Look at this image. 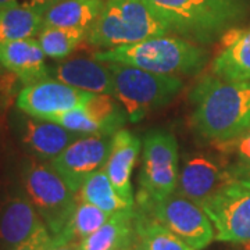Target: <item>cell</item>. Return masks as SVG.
Returning <instances> with one entry per match:
<instances>
[{
  "label": "cell",
  "mask_w": 250,
  "mask_h": 250,
  "mask_svg": "<svg viewBox=\"0 0 250 250\" xmlns=\"http://www.w3.org/2000/svg\"><path fill=\"white\" fill-rule=\"evenodd\" d=\"M195 104L192 121L202 136L223 143L250 128V81L228 82L206 75L190 93Z\"/></svg>",
  "instance_id": "obj_1"
},
{
  "label": "cell",
  "mask_w": 250,
  "mask_h": 250,
  "mask_svg": "<svg viewBox=\"0 0 250 250\" xmlns=\"http://www.w3.org/2000/svg\"><path fill=\"white\" fill-rule=\"evenodd\" d=\"M170 34L197 45L223 38L250 13V0H146Z\"/></svg>",
  "instance_id": "obj_2"
},
{
  "label": "cell",
  "mask_w": 250,
  "mask_h": 250,
  "mask_svg": "<svg viewBox=\"0 0 250 250\" xmlns=\"http://www.w3.org/2000/svg\"><path fill=\"white\" fill-rule=\"evenodd\" d=\"M100 62H120L160 75H196L206 67L208 53L202 46L175 36H156L93 54Z\"/></svg>",
  "instance_id": "obj_3"
},
{
  "label": "cell",
  "mask_w": 250,
  "mask_h": 250,
  "mask_svg": "<svg viewBox=\"0 0 250 250\" xmlns=\"http://www.w3.org/2000/svg\"><path fill=\"white\" fill-rule=\"evenodd\" d=\"M168 34V27L146 0H104L86 41L96 47L113 49Z\"/></svg>",
  "instance_id": "obj_4"
},
{
  "label": "cell",
  "mask_w": 250,
  "mask_h": 250,
  "mask_svg": "<svg viewBox=\"0 0 250 250\" xmlns=\"http://www.w3.org/2000/svg\"><path fill=\"white\" fill-rule=\"evenodd\" d=\"M104 64L113 75L114 98L123 104L132 123L170 104L184 88L179 77L160 75L120 62Z\"/></svg>",
  "instance_id": "obj_5"
},
{
  "label": "cell",
  "mask_w": 250,
  "mask_h": 250,
  "mask_svg": "<svg viewBox=\"0 0 250 250\" xmlns=\"http://www.w3.org/2000/svg\"><path fill=\"white\" fill-rule=\"evenodd\" d=\"M21 184L52 235L62 233L78 205V197L64 179L49 164L31 161L22 170Z\"/></svg>",
  "instance_id": "obj_6"
},
{
  "label": "cell",
  "mask_w": 250,
  "mask_h": 250,
  "mask_svg": "<svg viewBox=\"0 0 250 250\" xmlns=\"http://www.w3.org/2000/svg\"><path fill=\"white\" fill-rule=\"evenodd\" d=\"M135 206L167 227L193 249H205L215 239L214 227L205 210L177 192L163 199L139 200L135 202Z\"/></svg>",
  "instance_id": "obj_7"
},
{
  "label": "cell",
  "mask_w": 250,
  "mask_h": 250,
  "mask_svg": "<svg viewBox=\"0 0 250 250\" xmlns=\"http://www.w3.org/2000/svg\"><path fill=\"white\" fill-rule=\"evenodd\" d=\"M178 143L166 131L145 135L139 192L135 202L163 199L174 193L178 184Z\"/></svg>",
  "instance_id": "obj_8"
},
{
  "label": "cell",
  "mask_w": 250,
  "mask_h": 250,
  "mask_svg": "<svg viewBox=\"0 0 250 250\" xmlns=\"http://www.w3.org/2000/svg\"><path fill=\"white\" fill-rule=\"evenodd\" d=\"M214 227L215 239L250 242V188L229 182L200 203Z\"/></svg>",
  "instance_id": "obj_9"
},
{
  "label": "cell",
  "mask_w": 250,
  "mask_h": 250,
  "mask_svg": "<svg viewBox=\"0 0 250 250\" xmlns=\"http://www.w3.org/2000/svg\"><path fill=\"white\" fill-rule=\"evenodd\" d=\"M113 135H82L49 161L53 168L77 195L86 178L106 166Z\"/></svg>",
  "instance_id": "obj_10"
},
{
  "label": "cell",
  "mask_w": 250,
  "mask_h": 250,
  "mask_svg": "<svg viewBox=\"0 0 250 250\" xmlns=\"http://www.w3.org/2000/svg\"><path fill=\"white\" fill-rule=\"evenodd\" d=\"M95 93L77 89L47 77L25 85L17 96V108L25 116L50 120L62 113L82 107Z\"/></svg>",
  "instance_id": "obj_11"
},
{
  "label": "cell",
  "mask_w": 250,
  "mask_h": 250,
  "mask_svg": "<svg viewBox=\"0 0 250 250\" xmlns=\"http://www.w3.org/2000/svg\"><path fill=\"white\" fill-rule=\"evenodd\" d=\"M113 98L95 93L82 107L62 113L49 121L80 135H114L123 129L128 116L121 111Z\"/></svg>",
  "instance_id": "obj_12"
},
{
  "label": "cell",
  "mask_w": 250,
  "mask_h": 250,
  "mask_svg": "<svg viewBox=\"0 0 250 250\" xmlns=\"http://www.w3.org/2000/svg\"><path fill=\"white\" fill-rule=\"evenodd\" d=\"M25 193H11L0 200V250H13L43 225Z\"/></svg>",
  "instance_id": "obj_13"
},
{
  "label": "cell",
  "mask_w": 250,
  "mask_h": 250,
  "mask_svg": "<svg viewBox=\"0 0 250 250\" xmlns=\"http://www.w3.org/2000/svg\"><path fill=\"white\" fill-rule=\"evenodd\" d=\"M227 184H229L227 171L221 170L213 159L197 154L188 159L184 164L175 192L200 206Z\"/></svg>",
  "instance_id": "obj_14"
},
{
  "label": "cell",
  "mask_w": 250,
  "mask_h": 250,
  "mask_svg": "<svg viewBox=\"0 0 250 250\" xmlns=\"http://www.w3.org/2000/svg\"><path fill=\"white\" fill-rule=\"evenodd\" d=\"M49 77L90 93L114 96L113 75L104 62L95 59H72L49 67Z\"/></svg>",
  "instance_id": "obj_15"
},
{
  "label": "cell",
  "mask_w": 250,
  "mask_h": 250,
  "mask_svg": "<svg viewBox=\"0 0 250 250\" xmlns=\"http://www.w3.org/2000/svg\"><path fill=\"white\" fill-rule=\"evenodd\" d=\"M45 53L35 38L0 42V67L25 85L49 77Z\"/></svg>",
  "instance_id": "obj_16"
},
{
  "label": "cell",
  "mask_w": 250,
  "mask_h": 250,
  "mask_svg": "<svg viewBox=\"0 0 250 250\" xmlns=\"http://www.w3.org/2000/svg\"><path fill=\"white\" fill-rule=\"evenodd\" d=\"M142 150L141 139L128 129H120L111 138V147L104 170L118 195L128 203L135 205L131 175L138 154Z\"/></svg>",
  "instance_id": "obj_17"
},
{
  "label": "cell",
  "mask_w": 250,
  "mask_h": 250,
  "mask_svg": "<svg viewBox=\"0 0 250 250\" xmlns=\"http://www.w3.org/2000/svg\"><path fill=\"white\" fill-rule=\"evenodd\" d=\"M22 142L41 160H53L82 135L72 132L62 125L25 116L22 118Z\"/></svg>",
  "instance_id": "obj_18"
},
{
  "label": "cell",
  "mask_w": 250,
  "mask_h": 250,
  "mask_svg": "<svg viewBox=\"0 0 250 250\" xmlns=\"http://www.w3.org/2000/svg\"><path fill=\"white\" fill-rule=\"evenodd\" d=\"M211 71L228 82L250 81V28H233L223 36V49L213 60Z\"/></svg>",
  "instance_id": "obj_19"
},
{
  "label": "cell",
  "mask_w": 250,
  "mask_h": 250,
  "mask_svg": "<svg viewBox=\"0 0 250 250\" xmlns=\"http://www.w3.org/2000/svg\"><path fill=\"white\" fill-rule=\"evenodd\" d=\"M138 242L135 207L110 215L98 231L80 242L81 250H121Z\"/></svg>",
  "instance_id": "obj_20"
},
{
  "label": "cell",
  "mask_w": 250,
  "mask_h": 250,
  "mask_svg": "<svg viewBox=\"0 0 250 250\" xmlns=\"http://www.w3.org/2000/svg\"><path fill=\"white\" fill-rule=\"evenodd\" d=\"M104 6V0H59L43 13V27L89 31Z\"/></svg>",
  "instance_id": "obj_21"
},
{
  "label": "cell",
  "mask_w": 250,
  "mask_h": 250,
  "mask_svg": "<svg viewBox=\"0 0 250 250\" xmlns=\"http://www.w3.org/2000/svg\"><path fill=\"white\" fill-rule=\"evenodd\" d=\"M45 6L0 9V42L36 38L45 25Z\"/></svg>",
  "instance_id": "obj_22"
},
{
  "label": "cell",
  "mask_w": 250,
  "mask_h": 250,
  "mask_svg": "<svg viewBox=\"0 0 250 250\" xmlns=\"http://www.w3.org/2000/svg\"><path fill=\"white\" fill-rule=\"evenodd\" d=\"M77 197L81 202H86L96 206L108 214H114L117 211L135 207V205L128 203L118 195L117 189L108 178L104 167L86 178L83 185L81 187L80 192L77 193Z\"/></svg>",
  "instance_id": "obj_23"
},
{
  "label": "cell",
  "mask_w": 250,
  "mask_h": 250,
  "mask_svg": "<svg viewBox=\"0 0 250 250\" xmlns=\"http://www.w3.org/2000/svg\"><path fill=\"white\" fill-rule=\"evenodd\" d=\"M135 229L143 250H196L167 227L135 207Z\"/></svg>",
  "instance_id": "obj_24"
},
{
  "label": "cell",
  "mask_w": 250,
  "mask_h": 250,
  "mask_svg": "<svg viewBox=\"0 0 250 250\" xmlns=\"http://www.w3.org/2000/svg\"><path fill=\"white\" fill-rule=\"evenodd\" d=\"M110 215L111 214L103 211L96 206L78 200L77 208H75L68 225L65 227V229L62 233L54 235V236H59L62 242L83 241L95 231H98L99 228L110 218Z\"/></svg>",
  "instance_id": "obj_25"
},
{
  "label": "cell",
  "mask_w": 250,
  "mask_h": 250,
  "mask_svg": "<svg viewBox=\"0 0 250 250\" xmlns=\"http://www.w3.org/2000/svg\"><path fill=\"white\" fill-rule=\"evenodd\" d=\"M88 32L70 28L43 27L35 39L42 47L46 57L64 59L86 39Z\"/></svg>",
  "instance_id": "obj_26"
},
{
  "label": "cell",
  "mask_w": 250,
  "mask_h": 250,
  "mask_svg": "<svg viewBox=\"0 0 250 250\" xmlns=\"http://www.w3.org/2000/svg\"><path fill=\"white\" fill-rule=\"evenodd\" d=\"M215 146L223 152L233 154L238 161L235 166L250 168V128L232 141L215 143Z\"/></svg>",
  "instance_id": "obj_27"
},
{
  "label": "cell",
  "mask_w": 250,
  "mask_h": 250,
  "mask_svg": "<svg viewBox=\"0 0 250 250\" xmlns=\"http://www.w3.org/2000/svg\"><path fill=\"white\" fill-rule=\"evenodd\" d=\"M56 243V238L45 224L41 225L35 232L24 242H21L13 250H47Z\"/></svg>",
  "instance_id": "obj_28"
},
{
  "label": "cell",
  "mask_w": 250,
  "mask_h": 250,
  "mask_svg": "<svg viewBox=\"0 0 250 250\" xmlns=\"http://www.w3.org/2000/svg\"><path fill=\"white\" fill-rule=\"evenodd\" d=\"M225 171H227L228 182H235V184L250 188V168L232 166L231 168Z\"/></svg>",
  "instance_id": "obj_29"
},
{
  "label": "cell",
  "mask_w": 250,
  "mask_h": 250,
  "mask_svg": "<svg viewBox=\"0 0 250 250\" xmlns=\"http://www.w3.org/2000/svg\"><path fill=\"white\" fill-rule=\"evenodd\" d=\"M56 3V0H0V9L6 7H21V6H45Z\"/></svg>",
  "instance_id": "obj_30"
},
{
  "label": "cell",
  "mask_w": 250,
  "mask_h": 250,
  "mask_svg": "<svg viewBox=\"0 0 250 250\" xmlns=\"http://www.w3.org/2000/svg\"><path fill=\"white\" fill-rule=\"evenodd\" d=\"M56 238V243L47 250H81L80 242H62L59 236Z\"/></svg>",
  "instance_id": "obj_31"
},
{
  "label": "cell",
  "mask_w": 250,
  "mask_h": 250,
  "mask_svg": "<svg viewBox=\"0 0 250 250\" xmlns=\"http://www.w3.org/2000/svg\"><path fill=\"white\" fill-rule=\"evenodd\" d=\"M121 250H143L142 245L139 243V241L134 243V245H131V246H128V248H124V249Z\"/></svg>",
  "instance_id": "obj_32"
},
{
  "label": "cell",
  "mask_w": 250,
  "mask_h": 250,
  "mask_svg": "<svg viewBox=\"0 0 250 250\" xmlns=\"http://www.w3.org/2000/svg\"><path fill=\"white\" fill-rule=\"evenodd\" d=\"M239 250H250V242H246V243H241V249Z\"/></svg>",
  "instance_id": "obj_33"
},
{
  "label": "cell",
  "mask_w": 250,
  "mask_h": 250,
  "mask_svg": "<svg viewBox=\"0 0 250 250\" xmlns=\"http://www.w3.org/2000/svg\"><path fill=\"white\" fill-rule=\"evenodd\" d=\"M56 1H59V0H56Z\"/></svg>",
  "instance_id": "obj_34"
}]
</instances>
